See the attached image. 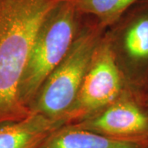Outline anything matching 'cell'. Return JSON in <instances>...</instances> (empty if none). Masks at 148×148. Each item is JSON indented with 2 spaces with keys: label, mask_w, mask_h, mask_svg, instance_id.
<instances>
[{
  "label": "cell",
  "mask_w": 148,
  "mask_h": 148,
  "mask_svg": "<svg viewBox=\"0 0 148 148\" xmlns=\"http://www.w3.org/2000/svg\"><path fill=\"white\" fill-rule=\"evenodd\" d=\"M63 0H0V124L32 114L19 86L42 22Z\"/></svg>",
  "instance_id": "6da1fadb"
},
{
  "label": "cell",
  "mask_w": 148,
  "mask_h": 148,
  "mask_svg": "<svg viewBox=\"0 0 148 148\" xmlns=\"http://www.w3.org/2000/svg\"><path fill=\"white\" fill-rule=\"evenodd\" d=\"M39 148H148V140L110 138L69 123L53 131Z\"/></svg>",
  "instance_id": "ba28073f"
},
{
  "label": "cell",
  "mask_w": 148,
  "mask_h": 148,
  "mask_svg": "<svg viewBox=\"0 0 148 148\" xmlns=\"http://www.w3.org/2000/svg\"><path fill=\"white\" fill-rule=\"evenodd\" d=\"M146 105H148V99L147 100V101L144 103V105H143V106H146ZM145 108H146V110H147V111L148 112V107H146V106H145Z\"/></svg>",
  "instance_id": "30bf717a"
},
{
  "label": "cell",
  "mask_w": 148,
  "mask_h": 148,
  "mask_svg": "<svg viewBox=\"0 0 148 148\" xmlns=\"http://www.w3.org/2000/svg\"><path fill=\"white\" fill-rule=\"evenodd\" d=\"M65 124L63 119L36 113L20 121L0 124V148H39L53 131Z\"/></svg>",
  "instance_id": "52a82bcc"
},
{
  "label": "cell",
  "mask_w": 148,
  "mask_h": 148,
  "mask_svg": "<svg viewBox=\"0 0 148 148\" xmlns=\"http://www.w3.org/2000/svg\"><path fill=\"white\" fill-rule=\"evenodd\" d=\"M76 10L97 16L105 25H110L142 0H71Z\"/></svg>",
  "instance_id": "9c48e42d"
},
{
  "label": "cell",
  "mask_w": 148,
  "mask_h": 148,
  "mask_svg": "<svg viewBox=\"0 0 148 148\" xmlns=\"http://www.w3.org/2000/svg\"><path fill=\"white\" fill-rule=\"evenodd\" d=\"M99 43L98 32H94L74 40L66 56L49 74L31 103L29 108L32 113L67 123L66 114L76 101Z\"/></svg>",
  "instance_id": "3957f363"
},
{
  "label": "cell",
  "mask_w": 148,
  "mask_h": 148,
  "mask_svg": "<svg viewBox=\"0 0 148 148\" xmlns=\"http://www.w3.org/2000/svg\"><path fill=\"white\" fill-rule=\"evenodd\" d=\"M124 75L117 62L116 54L110 44H98L85 75L76 101L66 114L69 124L73 120L92 115L124 92Z\"/></svg>",
  "instance_id": "277c9868"
},
{
  "label": "cell",
  "mask_w": 148,
  "mask_h": 148,
  "mask_svg": "<svg viewBox=\"0 0 148 148\" xmlns=\"http://www.w3.org/2000/svg\"><path fill=\"white\" fill-rule=\"evenodd\" d=\"M77 12L71 0H63L42 22L19 86V99L24 106L29 108L45 81L69 52L74 41Z\"/></svg>",
  "instance_id": "7a4b0ae2"
},
{
  "label": "cell",
  "mask_w": 148,
  "mask_h": 148,
  "mask_svg": "<svg viewBox=\"0 0 148 148\" xmlns=\"http://www.w3.org/2000/svg\"><path fill=\"white\" fill-rule=\"evenodd\" d=\"M73 124L110 138L148 140V112L131 93L123 94L101 112Z\"/></svg>",
  "instance_id": "5b68a950"
},
{
  "label": "cell",
  "mask_w": 148,
  "mask_h": 148,
  "mask_svg": "<svg viewBox=\"0 0 148 148\" xmlns=\"http://www.w3.org/2000/svg\"><path fill=\"white\" fill-rule=\"evenodd\" d=\"M122 48L135 73L139 77L138 84L148 87V1L143 4L126 23L122 35Z\"/></svg>",
  "instance_id": "8992f818"
}]
</instances>
